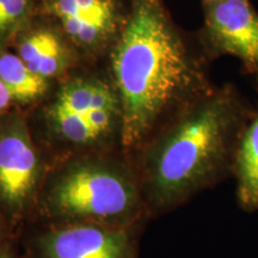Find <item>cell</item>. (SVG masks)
Returning <instances> with one entry per match:
<instances>
[{"mask_svg":"<svg viewBox=\"0 0 258 258\" xmlns=\"http://www.w3.org/2000/svg\"><path fill=\"white\" fill-rule=\"evenodd\" d=\"M11 103H14L12 97L10 95L9 90L6 89L4 83L0 80V115L4 114V112L8 110L10 105H11Z\"/></svg>","mask_w":258,"mask_h":258,"instance_id":"obj_12","label":"cell"},{"mask_svg":"<svg viewBox=\"0 0 258 258\" xmlns=\"http://www.w3.org/2000/svg\"><path fill=\"white\" fill-rule=\"evenodd\" d=\"M199 46L209 61L233 56L244 72L258 77V11L251 0L205 3Z\"/></svg>","mask_w":258,"mask_h":258,"instance_id":"obj_5","label":"cell"},{"mask_svg":"<svg viewBox=\"0 0 258 258\" xmlns=\"http://www.w3.org/2000/svg\"><path fill=\"white\" fill-rule=\"evenodd\" d=\"M0 80L9 90L12 101L30 104L46 95L50 80L34 73L17 54L0 50Z\"/></svg>","mask_w":258,"mask_h":258,"instance_id":"obj_10","label":"cell"},{"mask_svg":"<svg viewBox=\"0 0 258 258\" xmlns=\"http://www.w3.org/2000/svg\"><path fill=\"white\" fill-rule=\"evenodd\" d=\"M37 205L54 224L132 226L147 213L137 170L92 156L64 161L44 177Z\"/></svg>","mask_w":258,"mask_h":258,"instance_id":"obj_3","label":"cell"},{"mask_svg":"<svg viewBox=\"0 0 258 258\" xmlns=\"http://www.w3.org/2000/svg\"><path fill=\"white\" fill-rule=\"evenodd\" d=\"M202 4H205V3H214V2H219V0H201Z\"/></svg>","mask_w":258,"mask_h":258,"instance_id":"obj_14","label":"cell"},{"mask_svg":"<svg viewBox=\"0 0 258 258\" xmlns=\"http://www.w3.org/2000/svg\"><path fill=\"white\" fill-rule=\"evenodd\" d=\"M43 9L71 43L91 53L118 37L124 23L114 0H47Z\"/></svg>","mask_w":258,"mask_h":258,"instance_id":"obj_7","label":"cell"},{"mask_svg":"<svg viewBox=\"0 0 258 258\" xmlns=\"http://www.w3.org/2000/svg\"><path fill=\"white\" fill-rule=\"evenodd\" d=\"M0 258H15L14 254L6 250H0Z\"/></svg>","mask_w":258,"mask_h":258,"instance_id":"obj_13","label":"cell"},{"mask_svg":"<svg viewBox=\"0 0 258 258\" xmlns=\"http://www.w3.org/2000/svg\"><path fill=\"white\" fill-rule=\"evenodd\" d=\"M36 0H0V50L15 44L28 28Z\"/></svg>","mask_w":258,"mask_h":258,"instance_id":"obj_11","label":"cell"},{"mask_svg":"<svg viewBox=\"0 0 258 258\" xmlns=\"http://www.w3.org/2000/svg\"><path fill=\"white\" fill-rule=\"evenodd\" d=\"M36 258H138L131 226L54 224L36 238Z\"/></svg>","mask_w":258,"mask_h":258,"instance_id":"obj_6","label":"cell"},{"mask_svg":"<svg viewBox=\"0 0 258 258\" xmlns=\"http://www.w3.org/2000/svg\"><path fill=\"white\" fill-rule=\"evenodd\" d=\"M233 178L238 206L244 212H258V104L240 135Z\"/></svg>","mask_w":258,"mask_h":258,"instance_id":"obj_9","label":"cell"},{"mask_svg":"<svg viewBox=\"0 0 258 258\" xmlns=\"http://www.w3.org/2000/svg\"><path fill=\"white\" fill-rule=\"evenodd\" d=\"M15 44L17 55L42 78H57L72 64L73 54L69 43L54 29L25 28Z\"/></svg>","mask_w":258,"mask_h":258,"instance_id":"obj_8","label":"cell"},{"mask_svg":"<svg viewBox=\"0 0 258 258\" xmlns=\"http://www.w3.org/2000/svg\"><path fill=\"white\" fill-rule=\"evenodd\" d=\"M121 143L141 151L185 109L215 89L209 60L178 28L163 0H132L111 55Z\"/></svg>","mask_w":258,"mask_h":258,"instance_id":"obj_1","label":"cell"},{"mask_svg":"<svg viewBox=\"0 0 258 258\" xmlns=\"http://www.w3.org/2000/svg\"><path fill=\"white\" fill-rule=\"evenodd\" d=\"M253 110L237 86L225 84L151 139L135 169L147 214L175 211L233 177L240 135Z\"/></svg>","mask_w":258,"mask_h":258,"instance_id":"obj_2","label":"cell"},{"mask_svg":"<svg viewBox=\"0 0 258 258\" xmlns=\"http://www.w3.org/2000/svg\"><path fill=\"white\" fill-rule=\"evenodd\" d=\"M44 179L41 158L21 116L0 118V207L21 218L37 203Z\"/></svg>","mask_w":258,"mask_h":258,"instance_id":"obj_4","label":"cell"}]
</instances>
